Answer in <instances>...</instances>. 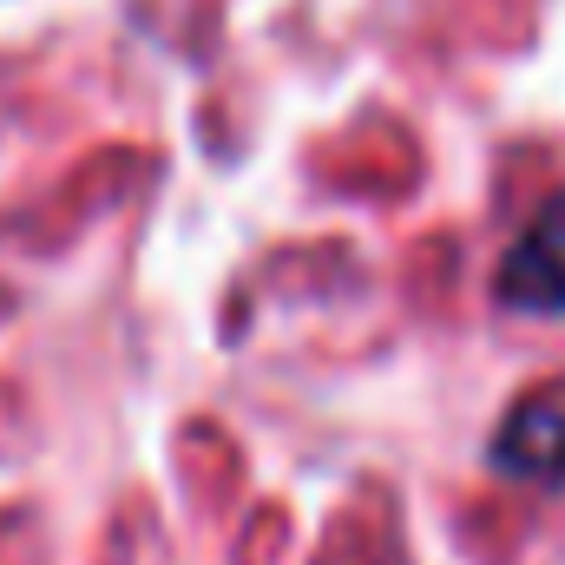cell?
I'll list each match as a JSON object with an SVG mask.
<instances>
[{
  "label": "cell",
  "instance_id": "1",
  "mask_svg": "<svg viewBox=\"0 0 565 565\" xmlns=\"http://www.w3.org/2000/svg\"><path fill=\"white\" fill-rule=\"evenodd\" d=\"M493 296L526 316H565V191L533 211V224L507 244Z\"/></svg>",
  "mask_w": 565,
  "mask_h": 565
},
{
  "label": "cell",
  "instance_id": "2",
  "mask_svg": "<svg viewBox=\"0 0 565 565\" xmlns=\"http://www.w3.org/2000/svg\"><path fill=\"white\" fill-rule=\"evenodd\" d=\"M493 473L526 487H565V388H540L507 408V422L487 440Z\"/></svg>",
  "mask_w": 565,
  "mask_h": 565
}]
</instances>
